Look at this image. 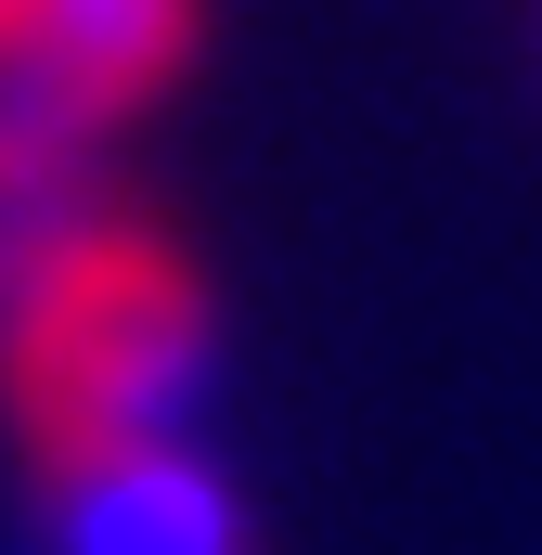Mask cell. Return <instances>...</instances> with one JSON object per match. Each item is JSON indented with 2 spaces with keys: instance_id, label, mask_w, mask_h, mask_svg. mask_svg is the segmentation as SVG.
Wrapping results in <instances>:
<instances>
[{
  "instance_id": "6da1fadb",
  "label": "cell",
  "mask_w": 542,
  "mask_h": 555,
  "mask_svg": "<svg viewBox=\"0 0 542 555\" xmlns=\"http://www.w3.org/2000/svg\"><path fill=\"white\" fill-rule=\"evenodd\" d=\"M220 362V297L181 220H155L142 194L91 181L26 272L0 284V439L13 478L39 465H91L130 439H181L194 388Z\"/></svg>"
},
{
  "instance_id": "7a4b0ae2",
  "label": "cell",
  "mask_w": 542,
  "mask_h": 555,
  "mask_svg": "<svg viewBox=\"0 0 542 555\" xmlns=\"http://www.w3.org/2000/svg\"><path fill=\"white\" fill-rule=\"evenodd\" d=\"M26 543L39 555H259V517L233 491V465H207V439H130L91 465H39L26 478Z\"/></svg>"
}]
</instances>
